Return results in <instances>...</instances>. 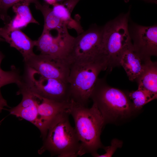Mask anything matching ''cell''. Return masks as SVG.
Here are the masks:
<instances>
[{
	"label": "cell",
	"instance_id": "6da1fadb",
	"mask_svg": "<svg viewBox=\"0 0 157 157\" xmlns=\"http://www.w3.org/2000/svg\"><path fill=\"white\" fill-rule=\"evenodd\" d=\"M67 110L73 118L80 142L79 156L88 153L92 156L97 153L98 149L103 147L100 135L105 123L96 105L93 103L89 108L71 99Z\"/></svg>",
	"mask_w": 157,
	"mask_h": 157
},
{
	"label": "cell",
	"instance_id": "7a4b0ae2",
	"mask_svg": "<svg viewBox=\"0 0 157 157\" xmlns=\"http://www.w3.org/2000/svg\"><path fill=\"white\" fill-rule=\"evenodd\" d=\"M69 115L67 109L60 112L52 121L39 154L48 151L51 156L59 157L79 156L80 142L74 127L70 123Z\"/></svg>",
	"mask_w": 157,
	"mask_h": 157
},
{
	"label": "cell",
	"instance_id": "3957f363",
	"mask_svg": "<svg viewBox=\"0 0 157 157\" xmlns=\"http://www.w3.org/2000/svg\"><path fill=\"white\" fill-rule=\"evenodd\" d=\"M90 99L101 113L105 124L129 118L137 111L127 94L109 85L104 78H98Z\"/></svg>",
	"mask_w": 157,
	"mask_h": 157
},
{
	"label": "cell",
	"instance_id": "277c9868",
	"mask_svg": "<svg viewBox=\"0 0 157 157\" xmlns=\"http://www.w3.org/2000/svg\"><path fill=\"white\" fill-rule=\"evenodd\" d=\"M108 67L106 61L98 58L71 63L68 80L71 99L87 106L99 74Z\"/></svg>",
	"mask_w": 157,
	"mask_h": 157
},
{
	"label": "cell",
	"instance_id": "5b68a950",
	"mask_svg": "<svg viewBox=\"0 0 157 157\" xmlns=\"http://www.w3.org/2000/svg\"><path fill=\"white\" fill-rule=\"evenodd\" d=\"M129 13L121 14L103 26L99 54L107 61L108 70L120 66L122 52L131 41L128 25Z\"/></svg>",
	"mask_w": 157,
	"mask_h": 157
},
{
	"label": "cell",
	"instance_id": "8992f818",
	"mask_svg": "<svg viewBox=\"0 0 157 157\" xmlns=\"http://www.w3.org/2000/svg\"><path fill=\"white\" fill-rule=\"evenodd\" d=\"M22 84L32 92L44 98L63 102L71 100L68 82L45 77L34 69L26 65Z\"/></svg>",
	"mask_w": 157,
	"mask_h": 157
},
{
	"label": "cell",
	"instance_id": "52a82bcc",
	"mask_svg": "<svg viewBox=\"0 0 157 157\" xmlns=\"http://www.w3.org/2000/svg\"><path fill=\"white\" fill-rule=\"evenodd\" d=\"M103 26L93 25L75 37L67 57L70 64L98 58L101 48Z\"/></svg>",
	"mask_w": 157,
	"mask_h": 157
},
{
	"label": "cell",
	"instance_id": "ba28073f",
	"mask_svg": "<svg viewBox=\"0 0 157 157\" xmlns=\"http://www.w3.org/2000/svg\"><path fill=\"white\" fill-rule=\"evenodd\" d=\"M57 31L58 34L55 37L53 36L50 31H43L36 40L35 46L40 54L68 63L67 58L75 37L69 34L66 26Z\"/></svg>",
	"mask_w": 157,
	"mask_h": 157
},
{
	"label": "cell",
	"instance_id": "9c48e42d",
	"mask_svg": "<svg viewBox=\"0 0 157 157\" xmlns=\"http://www.w3.org/2000/svg\"><path fill=\"white\" fill-rule=\"evenodd\" d=\"M25 65L34 69L43 76L68 82L70 65L48 55L35 53L24 61Z\"/></svg>",
	"mask_w": 157,
	"mask_h": 157
},
{
	"label": "cell",
	"instance_id": "30bf717a",
	"mask_svg": "<svg viewBox=\"0 0 157 157\" xmlns=\"http://www.w3.org/2000/svg\"><path fill=\"white\" fill-rule=\"evenodd\" d=\"M129 29L133 47L144 60L157 55V25L132 24Z\"/></svg>",
	"mask_w": 157,
	"mask_h": 157
},
{
	"label": "cell",
	"instance_id": "8fae6325",
	"mask_svg": "<svg viewBox=\"0 0 157 157\" xmlns=\"http://www.w3.org/2000/svg\"><path fill=\"white\" fill-rule=\"evenodd\" d=\"M34 94L37 101L38 108V118L35 126L40 131L43 140L46 136L48 127L52 121L60 112L67 109L70 101L58 102L44 98Z\"/></svg>",
	"mask_w": 157,
	"mask_h": 157
},
{
	"label": "cell",
	"instance_id": "7c38bea8",
	"mask_svg": "<svg viewBox=\"0 0 157 157\" xmlns=\"http://www.w3.org/2000/svg\"><path fill=\"white\" fill-rule=\"evenodd\" d=\"M0 36L21 53L24 62L34 54L33 48L36 40H31L20 29H13L5 24L0 28Z\"/></svg>",
	"mask_w": 157,
	"mask_h": 157
},
{
	"label": "cell",
	"instance_id": "4fadbf2b",
	"mask_svg": "<svg viewBox=\"0 0 157 157\" xmlns=\"http://www.w3.org/2000/svg\"><path fill=\"white\" fill-rule=\"evenodd\" d=\"M17 94L22 95L21 102L9 110L11 114L24 119L35 126L38 116L37 101L35 94L22 84L18 87Z\"/></svg>",
	"mask_w": 157,
	"mask_h": 157
},
{
	"label": "cell",
	"instance_id": "5bb4252c",
	"mask_svg": "<svg viewBox=\"0 0 157 157\" xmlns=\"http://www.w3.org/2000/svg\"><path fill=\"white\" fill-rule=\"evenodd\" d=\"M147 59L144 60L137 53L133 47L131 41L124 49L119 63L125 70L129 80L133 81H136L143 72Z\"/></svg>",
	"mask_w": 157,
	"mask_h": 157
},
{
	"label": "cell",
	"instance_id": "9a60e30c",
	"mask_svg": "<svg viewBox=\"0 0 157 157\" xmlns=\"http://www.w3.org/2000/svg\"><path fill=\"white\" fill-rule=\"evenodd\" d=\"M35 0H21L15 4L12 7L16 15L8 23L5 24L13 29H20L26 27L31 23L39 24L33 17L29 5Z\"/></svg>",
	"mask_w": 157,
	"mask_h": 157
},
{
	"label": "cell",
	"instance_id": "2e32d148",
	"mask_svg": "<svg viewBox=\"0 0 157 157\" xmlns=\"http://www.w3.org/2000/svg\"><path fill=\"white\" fill-rule=\"evenodd\" d=\"M138 89L157 96V63L151 58L146 60L144 70L136 81Z\"/></svg>",
	"mask_w": 157,
	"mask_h": 157
},
{
	"label": "cell",
	"instance_id": "e0dca14e",
	"mask_svg": "<svg viewBox=\"0 0 157 157\" xmlns=\"http://www.w3.org/2000/svg\"><path fill=\"white\" fill-rule=\"evenodd\" d=\"M33 3L35 4L36 8L41 12L43 16L44 25L43 31H50L53 29L57 31L66 26L59 18L55 15L52 9L50 8L48 4H42L38 0H35Z\"/></svg>",
	"mask_w": 157,
	"mask_h": 157
},
{
	"label": "cell",
	"instance_id": "ac0fdd59",
	"mask_svg": "<svg viewBox=\"0 0 157 157\" xmlns=\"http://www.w3.org/2000/svg\"><path fill=\"white\" fill-rule=\"evenodd\" d=\"M53 6L52 9L54 14L63 22L68 29H74L78 35L84 31L79 18L73 19L71 16L72 13L64 4L56 3Z\"/></svg>",
	"mask_w": 157,
	"mask_h": 157
},
{
	"label": "cell",
	"instance_id": "d6986e66",
	"mask_svg": "<svg viewBox=\"0 0 157 157\" xmlns=\"http://www.w3.org/2000/svg\"><path fill=\"white\" fill-rule=\"evenodd\" d=\"M134 109L137 111L142 108L145 104L157 98L148 91L138 89L127 94Z\"/></svg>",
	"mask_w": 157,
	"mask_h": 157
},
{
	"label": "cell",
	"instance_id": "ffe728a7",
	"mask_svg": "<svg viewBox=\"0 0 157 157\" xmlns=\"http://www.w3.org/2000/svg\"><path fill=\"white\" fill-rule=\"evenodd\" d=\"M22 79L19 70L13 65L11 66L9 71L0 69V89L4 85L11 83L16 84L18 86L21 84Z\"/></svg>",
	"mask_w": 157,
	"mask_h": 157
},
{
	"label": "cell",
	"instance_id": "44dd1931",
	"mask_svg": "<svg viewBox=\"0 0 157 157\" xmlns=\"http://www.w3.org/2000/svg\"><path fill=\"white\" fill-rule=\"evenodd\" d=\"M20 0H0V19L3 21L4 24L8 23L11 20L7 14L8 9Z\"/></svg>",
	"mask_w": 157,
	"mask_h": 157
},
{
	"label": "cell",
	"instance_id": "7402d4cb",
	"mask_svg": "<svg viewBox=\"0 0 157 157\" xmlns=\"http://www.w3.org/2000/svg\"><path fill=\"white\" fill-rule=\"evenodd\" d=\"M122 142L117 139L113 140L111 142V145L109 146L103 147V148L105 150L106 153L102 155H99L97 153L92 155L96 157H111L118 148L121 147Z\"/></svg>",
	"mask_w": 157,
	"mask_h": 157
},
{
	"label": "cell",
	"instance_id": "603a6c76",
	"mask_svg": "<svg viewBox=\"0 0 157 157\" xmlns=\"http://www.w3.org/2000/svg\"><path fill=\"white\" fill-rule=\"evenodd\" d=\"M80 0H67L62 3L72 13Z\"/></svg>",
	"mask_w": 157,
	"mask_h": 157
},
{
	"label": "cell",
	"instance_id": "cb8c5ba5",
	"mask_svg": "<svg viewBox=\"0 0 157 157\" xmlns=\"http://www.w3.org/2000/svg\"><path fill=\"white\" fill-rule=\"evenodd\" d=\"M48 4L53 5L57 2L56 0H44Z\"/></svg>",
	"mask_w": 157,
	"mask_h": 157
},
{
	"label": "cell",
	"instance_id": "d4e9b609",
	"mask_svg": "<svg viewBox=\"0 0 157 157\" xmlns=\"http://www.w3.org/2000/svg\"><path fill=\"white\" fill-rule=\"evenodd\" d=\"M144 1H146L149 3H157V1L156 0H143ZM129 0H125V2L128 1Z\"/></svg>",
	"mask_w": 157,
	"mask_h": 157
},
{
	"label": "cell",
	"instance_id": "484cf974",
	"mask_svg": "<svg viewBox=\"0 0 157 157\" xmlns=\"http://www.w3.org/2000/svg\"><path fill=\"white\" fill-rule=\"evenodd\" d=\"M4 55L0 51V69L1 68V65L2 60L4 58Z\"/></svg>",
	"mask_w": 157,
	"mask_h": 157
},
{
	"label": "cell",
	"instance_id": "4316f807",
	"mask_svg": "<svg viewBox=\"0 0 157 157\" xmlns=\"http://www.w3.org/2000/svg\"><path fill=\"white\" fill-rule=\"evenodd\" d=\"M67 0H56L57 2L60 3H62Z\"/></svg>",
	"mask_w": 157,
	"mask_h": 157
},
{
	"label": "cell",
	"instance_id": "83f0119b",
	"mask_svg": "<svg viewBox=\"0 0 157 157\" xmlns=\"http://www.w3.org/2000/svg\"><path fill=\"white\" fill-rule=\"evenodd\" d=\"M2 41H5L0 36V42Z\"/></svg>",
	"mask_w": 157,
	"mask_h": 157
}]
</instances>
